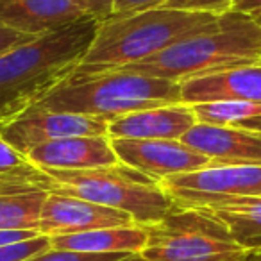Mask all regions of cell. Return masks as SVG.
I'll list each match as a JSON object with an SVG mask.
<instances>
[{"label": "cell", "mask_w": 261, "mask_h": 261, "mask_svg": "<svg viewBox=\"0 0 261 261\" xmlns=\"http://www.w3.org/2000/svg\"><path fill=\"white\" fill-rule=\"evenodd\" d=\"M167 0H116L113 16H125L130 13L145 11V9L161 8Z\"/></svg>", "instance_id": "obj_26"}, {"label": "cell", "mask_w": 261, "mask_h": 261, "mask_svg": "<svg viewBox=\"0 0 261 261\" xmlns=\"http://www.w3.org/2000/svg\"><path fill=\"white\" fill-rule=\"evenodd\" d=\"M181 142L210 158L213 165L261 167V133L256 130L197 122Z\"/></svg>", "instance_id": "obj_11"}, {"label": "cell", "mask_w": 261, "mask_h": 261, "mask_svg": "<svg viewBox=\"0 0 261 261\" xmlns=\"http://www.w3.org/2000/svg\"><path fill=\"white\" fill-rule=\"evenodd\" d=\"M175 204L202 206L231 197H261V167L256 165H213L160 182Z\"/></svg>", "instance_id": "obj_7"}, {"label": "cell", "mask_w": 261, "mask_h": 261, "mask_svg": "<svg viewBox=\"0 0 261 261\" xmlns=\"http://www.w3.org/2000/svg\"><path fill=\"white\" fill-rule=\"evenodd\" d=\"M75 2L84 11V15L91 16L98 22H106L111 18L116 4V0H75Z\"/></svg>", "instance_id": "obj_25"}, {"label": "cell", "mask_w": 261, "mask_h": 261, "mask_svg": "<svg viewBox=\"0 0 261 261\" xmlns=\"http://www.w3.org/2000/svg\"><path fill=\"white\" fill-rule=\"evenodd\" d=\"M238 127H242V129H249V130H256V133H261V116L245 120V122H242Z\"/></svg>", "instance_id": "obj_29"}, {"label": "cell", "mask_w": 261, "mask_h": 261, "mask_svg": "<svg viewBox=\"0 0 261 261\" xmlns=\"http://www.w3.org/2000/svg\"><path fill=\"white\" fill-rule=\"evenodd\" d=\"M147 261H249L254 252L234 242L222 222L197 207L175 204L161 222L145 225Z\"/></svg>", "instance_id": "obj_6"}, {"label": "cell", "mask_w": 261, "mask_h": 261, "mask_svg": "<svg viewBox=\"0 0 261 261\" xmlns=\"http://www.w3.org/2000/svg\"><path fill=\"white\" fill-rule=\"evenodd\" d=\"M181 83L122 68L75 72L48 90L34 106L50 111L98 116L108 122L140 109L179 104Z\"/></svg>", "instance_id": "obj_4"}, {"label": "cell", "mask_w": 261, "mask_h": 261, "mask_svg": "<svg viewBox=\"0 0 261 261\" xmlns=\"http://www.w3.org/2000/svg\"><path fill=\"white\" fill-rule=\"evenodd\" d=\"M136 254H91V252H73V250H58V249H47L36 256L29 257L25 261H123Z\"/></svg>", "instance_id": "obj_21"}, {"label": "cell", "mask_w": 261, "mask_h": 261, "mask_svg": "<svg viewBox=\"0 0 261 261\" xmlns=\"http://www.w3.org/2000/svg\"><path fill=\"white\" fill-rule=\"evenodd\" d=\"M249 261H261V252H259V254H254V256L250 257Z\"/></svg>", "instance_id": "obj_32"}, {"label": "cell", "mask_w": 261, "mask_h": 261, "mask_svg": "<svg viewBox=\"0 0 261 261\" xmlns=\"http://www.w3.org/2000/svg\"><path fill=\"white\" fill-rule=\"evenodd\" d=\"M36 236H40L38 231H0V247L25 242V240L36 238Z\"/></svg>", "instance_id": "obj_27"}, {"label": "cell", "mask_w": 261, "mask_h": 261, "mask_svg": "<svg viewBox=\"0 0 261 261\" xmlns=\"http://www.w3.org/2000/svg\"><path fill=\"white\" fill-rule=\"evenodd\" d=\"M98 23L84 16L0 56V123L34 106L79 66Z\"/></svg>", "instance_id": "obj_1"}, {"label": "cell", "mask_w": 261, "mask_h": 261, "mask_svg": "<svg viewBox=\"0 0 261 261\" xmlns=\"http://www.w3.org/2000/svg\"><path fill=\"white\" fill-rule=\"evenodd\" d=\"M123 261H147V259H143L140 254H136V256H133V257H129V259H123Z\"/></svg>", "instance_id": "obj_31"}, {"label": "cell", "mask_w": 261, "mask_h": 261, "mask_svg": "<svg viewBox=\"0 0 261 261\" xmlns=\"http://www.w3.org/2000/svg\"><path fill=\"white\" fill-rule=\"evenodd\" d=\"M193 207L222 222L243 249L254 254L261 252V197H231Z\"/></svg>", "instance_id": "obj_17"}, {"label": "cell", "mask_w": 261, "mask_h": 261, "mask_svg": "<svg viewBox=\"0 0 261 261\" xmlns=\"http://www.w3.org/2000/svg\"><path fill=\"white\" fill-rule=\"evenodd\" d=\"M234 2L236 0H167L161 8L185 9V11H204L220 16L224 13L231 11Z\"/></svg>", "instance_id": "obj_23"}, {"label": "cell", "mask_w": 261, "mask_h": 261, "mask_svg": "<svg viewBox=\"0 0 261 261\" xmlns=\"http://www.w3.org/2000/svg\"><path fill=\"white\" fill-rule=\"evenodd\" d=\"M47 195L40 188L0 186V231H38Z\"/></svg>", "instance_id": "obj_18"}, {"label": "cell", "mask_w": 261, "mask_h": 261, "mask_svg": "<svg viewBox=\"0 0 261 261\" xmlns=\"http://www.w3.org/2000/svg\"><path fill=\"white\" fill-rule=\"evenodd\" d=\"M84 16L75 0H0V23L38 38Z\"/></svg>", "instance_id": "obj_15"}, {"label": "cell", "mask_w": 261, "mask_h": 261, "mask_svg": "<svg viewBox=\"0 0 261 261\" xmlns=\"http://www.w3.org/2000/svg\"><path fill=\"white\" fill-rule=\"evenodd\" d=\"M217 20L213 13L172 8L111 16L98 23L93 43L75 72H102L145 61L177 41L210 29Z\"/></svg>", "instance_id": "obj_2"}, {"label": "cell", "mask_w": 261, "mask_h": 261, "mask_svg": "<svg viewBox=\"0 0 261 261\" xmlns=\"http://www.w3.org/2000/svg\"><path fill=\"white\" fill-rule=\"evenodd\" d=\"M197 122L238 127L242 122L261 116L259 102H207L192 106Z\"/></svg>", "instance_id": "obj_20"}, {"label": "cell", "mask_w": 261, "mask_h": 261, "mask_svg": "<svg viewBox=\"0 0 261 261\" xmlns=\"http://www.w3.org/2000/svg\"><path fill=\"white\" fill-rule=\"evenodd\" d=\"M109 122L98 116L50 111L31 106L8 122L0 123V135L22 154L56 140L72 136H108Z\"/></svg>", "instance_id": "obj_8"}, {"label": "cell", "mask_w": 261, "mask_h": 261, "mask_svg": "<svg viewBox=\"0 0 261 261\" xmlns=\"http://www.w3.org/2000/svg\"><path fill=\"white\" fill-rule=\"evenodd\" d=\"M48 193L72 195L129 213L138 225L161 222L175 207L170 193L154 179L118 163L91 170H45Z\"/></svg>", "instance_id": "obj_5"}, {"label": "cell", "mask_w": 261, "mask_h": 261, "mask_svg": "<svg viewBox=\"0 0 261 261\" xmlns=\"http://www.w3.org/2000/svg\"><path fill=\"white\" fill-rule=\"evenodd\" d=\"M250 16H252V20L257 23V25L261 27V9H257V11H254V13H250Z\"/></svg>", "instance_id": "obj_30"}, {"label": "cell", "mask_w": 261, "mask_h": 261, "mask_svg": "<svg viewBox=\"0 0 261 261\" xmlns=\"http://www.w3.org/2000/svg\"><path fill=\"white\" fill-rule=\"evenodd\" d=\"M118 161L161 182L175 175L197 172L211 165L181 140H111Z\"/></svg>", "instance_id": "obj_9"}, {"label": "cell", "mask_w": 261, "mask_h": 261, "mask_svg": "<svg viewBox=\"0 0 261 261\" xmlns=\"http://www.w3.org/2000/svg\"><path fill=\"white\" fill-rule=\"evenodd\" d=\"M149 243V232L143 225L106 227L77 234L50 236V247L58 250L91 254H140Z\"/></svg>", "instance_id": "obj_16"}, {"label": "cell", "mask_w": 261, "mask_h": 261, "mask_svg": "<svg viewBox=\"0 0 261 261\" xmlns=\"http://www.w3.org/2000/svg\"><path fill=\"white\" fill-rule=\"evenodd\" d=\"M181 98L188 106L207 102L261 104V61L182 81Z\"/></svg>", "instance_id": "obj_13"}, {"label": "cell", "mask_w": 261, "mask_h": 261, "mask_svg": "<svg viewBox=\"0 0 261 261\" xmlns=\"http://www.w3.org/2000/svg\"><path fill=\"white\" fill-rule=\"evenodd\" d=\"M48 174L38 168L25 154L16 150L0 135V186L40 188L47 192Z\"/></svg>", "instance_id": "obj_19"}, {"label": "cell", "mask_w": 261, "mask_h": 261, "mask_svg": "<svg viewBox=\"0 0 261 261\" xmlns=\"http://www.w3.org/2000/svg\"><path fill=\"white\" fill-rule=\"evenodd\" d=\"M47 249H50V238L40 234L36 238L25 240V242L0 247V261H25Z\"/></svg>", "instance_id": "obj_22"}, {"label": "cell", "mask_w": 261, "mask_h": 261, "mask_svg": "<svg viewBox=\"0 0 261 261\" xmlns=\"http://www.w3.org/2000/svg\"><path fill=\"white\" fill-rule=\"evenodd\" d=\"M197 123L193 108L185 102L140 109L111 120V140H181Z\"/></svg>", "instance_id": "obj_12"}, {"label": "cell", "mask_w": 261, "mask_h": 261, "mask_svg": "<svg viewBox=\"0 0 261 261\" xmlns=\"http://www.w3.org/2000/svg\"><path fill=\"white\" fill-rule=\"evenodd\" d=\"M34 40H38V36L22 33V31H16L13 27L0 23V56L9 50H15L18 47H23V45L31 43Z\"/></svg>", "instance_id": "obj_24"}, {"label": "cell", "mask_w": 261, "mask_h": 261, "mask_svg": "<svg viewBox=\"0 0 261 261\" xmlns=\"http://www.w3.org/2000/svg\"><path fill=\"white\" fill-rule=\"evenodd\" d=\"M41 170H91L118 165L109 136H72L56 140L27 154Z\"/></svg>", "instance_id": "obj_14"}, {"label": "cell", "mask_w": 261, "mask_h": 261, "mask_svg": "<svg viewBox=\"0 0 261 261\" xmlns=\"http://www.w3.org/2000/svg\"><path fill=\"white\" fill-rule=\"evenodd\" d=\"M257 61H261V27L250 15L231 9L218 16L210 29L122 70L182 83Z\"/></svg>", "instance_id": "obj_3"}, {"label": "cell", "mask_w": 261, "mask_h": 261, "mask_svg": "<svg viewBox=\"0 0 261 261\" xmlns=\"http://www.w3.org/2000/svg\"><path fill=\"white\" fill-rule=\"evenodd\" d=\"M138 225L129 213L72 195L48 193L40 217V234L61 236L106 227Z\"/></svg>", "instance_id": "obj_10"}, {"label": "cell", "mask_w": 261, "mask_h": 261, "mask_svg": "<svg viewBox=\"0 0 261 261\" xmlns=\"http://www.w3.org/2000/svg\"><path fill=\"white\" fill-rule=\"evenodd\" d=\"M261 9V0H236L234 6H232V11H240V13H250Z\"/></svg>", "instance_id": "obj_28"}]
</instances>
